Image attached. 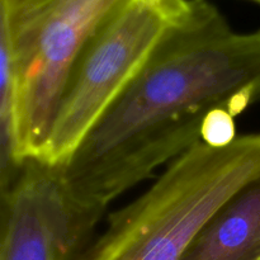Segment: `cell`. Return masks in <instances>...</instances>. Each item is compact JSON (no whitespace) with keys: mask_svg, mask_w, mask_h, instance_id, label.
<instances>
[{"mask_svg":"<svg viewBox=\"0 0 260 260\" xmlns=\"http://www.w3.org/2000/svg\"><path fill=\"white\" fill-rule=\"evenodd\" d=\"M249 2H251V3H255V4L260 5V0H249Z\"/></svg>","mask_w":260,"mask_h":260,"instance_id":"obj_9","label":"cell"},{"mask_svg":"<svg viewBox=\"0 0 260 260\" xmlns=\"http://www.w3.org/2000/svg\"><path fill=\"white\" fill-rule=\"evenodd\" d=\"M236 117L226 108H216L206 116L201 128V141L207 146L228 147L239 137Z\"/></svg>","mask_w":260,"mask_h":260,"instance_id":"obj_7","label":"cell"},{"mask_svg":"<svg viewBox=\"0 0 260 260\" xmlns=\"http://www.w3.org/2000/svg\"><path fill=\"white\" fill-rule=\"evenodd\" d=\"M0 202V260H76L104 213L74 200L60 167L33 159Z\"/></svg>","mask_w":260,"mask_h":260,"instance_id":"obj_5","label":"cell"},{"mask_svg":"<svg viewBox=\"0 0 260 260\" xmlns=\"http://www.w3.org/2000/svg\"><path fill=\"white\" fill-rule=\"evenodd\" d=\"M156 13L167 24H174L187 17L190 0H132Z\"/></svg>","mask_w":260,"mask_h":260,"instance_id":"obj_8","label":"cell"},{"mask_svg":"<svg viewBox=\"0 0 260 260\" xmlns=\"http://www.w3.org/2000/svg\"><path fill=\"white\" fill-rule=\"evenodd\" d=\"M259 177L260 132L221 149L198 142L112 213L76 260H180L211 216Z\"/></svg>","mask_w":260,"mask_h":260,"instance_id":"obj_2","label":"cell"},{"mask_svg":"<svg viewBox=\"0 0 260 260\" xmlns=\"http://www.w3.org/2000/svg\"><path fill=\"white\" fill-rule=\"evenodd\" d=\"M180 260H260V177L211 216Z\"/></svg>","mask_w":260,"mask_h":260,"instance_id":"obj_6","label":"cell"},{"mask_svg":"<svg viewBox=\"0 0 260 260\" xmlns=\"http://www.w3.org/2000/svg\"><path fill=\"white\" fill-rule=\"evenodd\" d=\"M260 102V29L238 32L208 0H190L168 24L123 93L65 165L63 183L79 205L109 203L201 142L206 116H239Z\"/></svg>","mask_w":260,"mask_h":260,"instance_id":"obj_1","label":"cell"},{"mask_svg":"<svg viewBox=\"0 0 260 260\" xmlns=\"http://www.w3.org/2000/svg\"><path fill=\"white\" fill-rule=\"evenodd\" d=\"M124 0H0V36L13 53L22 164L41 160L84 47Z\"/></svg>","mask_w":260,"mask_h":260,"instance_id":"obj_3","label":"cell"},{"mask_svg":"<svg viewBox=\"0 0 260 260\" xmlns=\"http://www.w3.org/2000/svg\"><path fill=\"white\" fill-rule=\"evenodd\" d=\"M167 25L156 13L132 0L108 15L71 71L41 161L65 165L137 75Z\"/></svg>","mask_w":260,"mask_h":260,"instance_id":"obj_4","label":"cell"}]
</instances>
